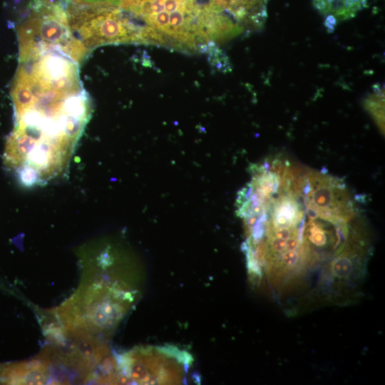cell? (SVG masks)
Masks as SVG:
<instances>
[{
  "label": "cell",
  "mask_w": 385,
  "mask_h": 385,
  "mask_svg": "<svg viewBox=\"0 0 385 385\" xmlns=\"http://www.w3.org/2000/svg\"><path fill=\"white\" fill-rule=\"evenodd\" d=\"M369 0H312V5L324 17V26L333 32L337 25L354 18L364 9Z\"/></svg>",
  "instance_id": "obj_3"
},
{
  "label": "cell",
  "mask_w": 385,
  "mask_h": 385,
  "mask_svg": "<svg viewBox=\"0 0 385 385\" xmlns=\"http://www.w3.org/2000/svg\"><path fill=\"white\" fill-rule=\"evenodd\" d=\"M15 127L4 163L26 185L64 172L91 113L79 77L67 71H38L15 81Z\"/></svg>",
  "instance_id": "obj_1"
},
{
  "label": "cell",
  "mask_w": 385,
  "mask_h": 385,
  "mask_svg": "<svg viewBox=\"0 0 385 385\" xmlns=\"http://www.w3.org/2000/svg\"><path fill=\"white\" fill-rule=\"evenodd\" d=\"M299 258V255L298 252L296 251H288L284 252L282 255V262L289 267L293 266L297 264Z\"/></svg>",
  "instance_id": "obj_6"
},
{
  "label": "cell",
  "mask_w": 385,
  "mask_h": 385,
  "mask_svg": "<svg viewBox=\"0 0 385 385\" xmlns=\"http://www.w3.org/2000/svg\"><path fill=\"white\" fill-rule=\"evenodd\" d=\"M364 106L384 133V89L380 85L376 84V87L374 88V91L366 98Z\"/></svg>",
  "instance_id": "obj_4"
},
{
  "label": "cell",
  "mask_w": 385,
  "mask_h": 385,
  "mask_svg": "<svg viewBox=\"0 0 385 385\" xmlns=\"http://www.w3.org/2000/svg\"><path fill=\"white\" fill-rule=\"evenodd\" d=\"M192 356L172 346L136 348L120 356L124 381L140 384H181L192 364Z\"/></svg>",
  "instance_id": "obj_2"
},
{
  "label": "cell",
  "mask_w": 385,
  "mask_h": 385,
  "mask_svg": "<svg viewBox=\"0 0 385 385\" xmlns=\"http://www.w3.org/2000/svg\"><path fill=\"white\" fill-rule=\"evenodd\" d=\"M352 270V260L346 255L336 257L332 263V272L339 278L347 277Z\"/></svg>",
  "instance_id": "obj_5"
}]
</instances>
